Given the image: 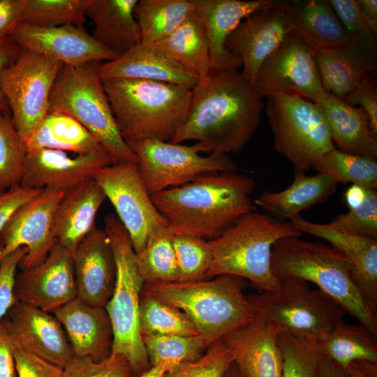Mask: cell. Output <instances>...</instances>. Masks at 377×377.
<instances>
[{
	"mask_svg": "<svg viewBox=\"0 0 377 377\" xmlns=\"http://www.w3.org/2000/svg\"><path fill=\"white\" fill-rule=\"evenodd\" d=\"M262 98L238 70L211 71L191 89L186 119L172 143L193 140L200 153H238L256 132Z\"/></svg>",
	"mask_w": 377,
	"mask_h": 377,
	"instance_id": "1",
	"label": "cell"
},
{
	"mask_svg": "<svg viewBox=\"0 0 377 377\" xmlns=\"http://www.w3.org/2000/svg\"><path fill=\"white\" fill-rule=\"evenodd\" d=\"M255 186V179L245 174L214 173L156 193L151 199L173 235L211 241L256 210L251 198Z\"/></svg>",
	"mask_w": 377,
	"mask_h": 377,
	"instance_id": "2",
	"label": "cell"
},
{
	"mask_svg": "<svg viewBox=\"0 0 377 377\" xmlns=\"http://www.w3.org/2000/svg\"><path fill=\"white\" fill-rule=\"evenodd\" d=\"M124 140L170 142L184 123L191 89L152 80H101Z\"/></svg>",
	"mask_w": 377,
	"mask_h": 377,
	"instance_id": "3",
	"label": "cell"
},
{
	"mask_svg": "<svg viewBox=\"0 0 377 377\" xmlns=\"http://www.w3.org/2000/svg\"><path fill=\"white\" fill-rule=\"evenodd\" d=\"M246 282L221 275L193 281L145 283L142 293L183 312L209 346L256 316L243 293Z\"/></svg>",
	"mask_w": 377,
	"mask_h": 377,
	"instance_id": "4",
	"label": "cell"
},
{
	"mask_svg": "<svg viewBox=\"0 0 377 377\" xmlns=\"http://www.w3.org/2000/svg\"><path fill=\"white\" fill-rule=\"evenodd\" d=\"M293 236L275 243L271 267L278 279L311 282L354 316L377 338V316L371 313L351 276V266L338 249Z\"/></svg>",
	"mask_w": 377,
	"mask_h": 377,
	"instance_id": "5",
	"label": "cell"
},
{
	"mask_svg": "<svg viewBox=\"0 0 377 377\" xmlns=\"http://www.w3.org/2000/svg\"><path fill=\"white\" fill-rule=\"evenodd\" d=\"M302 234L290 222L256 211L248 213L219 237L208 241L212 260L205 279L233 275L246 280L260 292L274 291L279 279L271 267L273 246L283 238Z\"/></svg>",
	"mask_w": 377,
	"mask_h": 377,
	"instance_id": "6",
	"label": "cell"
},
{
	"mask_svg": "<svg viewBox=\"0 0 377 377\" xmlns=\"http://www.w3.org/2000/svg\"><path fill=\"white\" fill-rule=\"evenodd\" d=\"M104 225L116 266L113 293L105 307L112 329L111 353L124 357L135 377L149 369L140 327V297L145 282L128 234L118 217L108 214Z\"/></svg>",
	"mask_w": 377,
	"mask_h": 377,
	"instance_id": "7",
	"label": "cell"
},
{
	"mask_svg": "<svg viewBox=\"0 0 377 377\" xmlns=\"http://www.w3.org/2000/svg\"><path fill=\"white\" fill-rule=\"evenodd\" d=\"M51 112L65 113L78 121L108 151L112 164L138 163L119 132L96 63L64 65L50 96Z\"/></svg>",
	"mask_w": 377,
	"mask_h": 377,
	"instance_id": "8",
	"label": "cell"
},
{
	"mask_svg": "<svg viewBox=\"0 0 377 377\" xmlns=\"http://www.w3.org/2000/svg\"><path fill=\"white\" fill-rule=\"evenodd\" d=\"M279 279L275 290L246 295L256 313L279 332L316 341L344 322V309L318 288L297 279Z\"/></svg>",
	"mask_w": 377,
	"mask_h": 377,
	"instance_id": "9",
	"label": "cell"
},
{
	"mask_svg": "<svg viewBox=\"0 0 377 377\" xmlns=\"http://www.w3.org/2000/svg\"><path fill=\"white\" fill-rule=\"evenodd\" d=\"M265 110L278 154L305 173L316 159L334 147L319 107L298 94L276 93L266 97Z\"/></svg>",
	"mask_w": 377,
	"mask_h": 377,
	"instance_id": "10",
	"label": "cell"
},
{
	"mask_svg": "<svg viewBox=\"0 0 377 377\" xmlns=\"http://www.w3.org/2000/svg\"><path fill=\"white\" fill-rule=\"evenodd\" d=\"M127 144L138 158V171L150 196L207 175L239 170L238 165L228 154L202 156L195 144L184 145L157 140Z\"/></svg>",
	"mask_w": 377,
	"mask_h": 377,
	"instance_id": "11",
	"label": "cell"
},
{
	"mask_svg": "<svg viewBox=\"0 0 377 377\" xmlns=\"http://www.w3.org/2000/svg\"><path fill=\"white\" fill-rule=\"evenodd\" d=\"M63 66L59 61L21 49L16 60L0 71V89L24 142L48 114L50 96Z\"/></svg>",
	"mask_w": 377,
	"mask_h": 377,
	"instance_id": "12",
	"label": "cell"
},
{
	"mask_svg": "<svg viewBox=\"0 0 377 377\" xmlns=\"http://www.w3.org/2000/svg\"><path fill=\"white\" fill-rule=\"evenodd\" d=\"M94 179L114 207L135 253H139L149 236L168 223L148 194L137 163L124 161L105 166L96 172Z\"/></svg>",
	"mask_w": 377,
	"mask_h": 377,
	"instance_id": "13",
	"label": "cell"
},
{
	"mask_svg": "<svg viewBox=\"0 0 377 377\" xmlns=\"http://www.w3.org/2000/svg\"><path fill=\"white\" fill-rule=\"evenodd\" d=\"M65 191L45 188L34 198L17 207L0 232V263L20 247L27 253L19 267L27 269L40 264L57 244L54 217Z\"/></svg>",
	"mask_w": 377,
	"mask_h": 377,
	"instance_id": "14",
	"label": "cell"
},
{
	"mask_svg": "<svg viewBox=\"0 0 377 377\" xmlns=\"http://www.w3.org/2000/svg\"><path fill=\"white\" fill-rule=\"evenodd\" d=\"M253 87L261 98L284 93L312 102L324 91L314 52L290 34L263 62Z\"/></svg>",
	"mask_w": 377,
	"mask_h": 377,
	"instance_id": "15",
	"label": "cell"
},
{
	"mask_svg": "<svg viewBox=\"0 0 377 377\" xmlns=\"http://www.w3.org/2000/svg\"><path fill=\"white\" fill-rule=\"evenodd\" d=\"M0 323L13 346L63 369L74 357L61 324L51 313L17 301Z\"/></svg>",
	"mask_w": 377,
	"mask_h": 377,
	"instance_id": "16",
	"label": "cell"
},
{
	"mask_svg": "<svg viewBox=\"0 0 377 377\" xmlns=\"http://www.w3.org/2000/svg\"><path fill=\"white\" fill-rule=\"evenodd\" d=\"M14 293L17 302L49 313L75 299L73 253L56 244L40 264L17 272Z\"/></svg>",
	"mask_w": 377,
	"mask_h": 377,
	"instance_id": "17",
	"label": "cell"
},
{
	"mask_svg": "<svg viewBox=\"0 0 377 377\" xmlns=\"http://www.w3.org/2000/svg\"><path fill=\"white\" fill-rule=\"evenodd\" d=\"M10 37L22 49L67 66L108 61L118 57L97 42L83 27L71 24L45 27L20 23Z\"/></svg>",
	"mask_w": 377,
	"mask_h": 377,
	"instance_id": "18",
	"label": "cell"
},
{
	"mask_svg": "<svg viewBox=\"0 0 377 377\" xmlns=\"http://www.w3.org/2000/svg\"><path fill=\"white\" fill-rule=\"evenodd\" d=\"M287 1L243 20L228 36L226 47L242 63V77L252 86L263 62L290 34Z\"/></svg>",
	"mask_w": 377,
	"mask_h": 377,
	"instance_id": "19",
	"label": "cell"
},
{
	"mask_svg": "<svg viewBox=\"0 0 377 377\" xmlns=\"http://www.w3.org/2000/svg\"><path fill=\"white\" fill-rule=\"evenodd\" d=\"M111 164V158L105 149L87 155H74L50 149L30 150L24 158L20 185L66 192L94 179L98 170Z\"/></svg>",
	"mask_w": 377,
	"mask_h": 377,
	"instance_id": "20",
	"label": "cell"
},
{
	"mask_svg": "<svg viewBox=\"0 0 377 377\" xmlns=\"http://www.w3.org/2000/svg\"><path fill=\"white\" fill-rule=\"evenodd\" d=\"M206 32L209 43L210 72L237 70L242 67L239 57L226 47L230 34L251 14L272 8L276 0H190Z\"/></svg>",
	"mask_w": 377,
	"mask_h": 377,
	"instance_id": "21",
	"label": "cell"
},
{
	"mask_svg": "<svg viewBox=\"0 0 377 377\" xmlns=\"http://www.w3.org/2000/svg\"><path fill=\"white\" fill-rule=\"evenodd\" d=\"M289 221L300 232L325 239L347 258L353 282L371 313L377 316V239L339 231L300 215Z\"/></svg>",
	"mask_w": 377,
	"mask_h": 377,
	"instance_id": "22",
	"label": "cell"
},
{
	"mask_svg": "<svg viewBox=\"0 0 377 377\" xmlns=\"http://www.w3.org/2000/svg\"><path fill=\"white\" fill-rule=\"evenodd\" d=\"M77 298L105 307L114 287L116 266L110 239L95 227L73 253Z\"/></svg>",
	"mask_w": 377,
	"mask_h": 377,
	"instance_id": "23",
	"label": "cell"
},
{
	"mask_svg": "<svg viewBox=\"0 0 377 377\" xmlns=\"http://www.w3.org/2000/svg\"><path fill=\"white\" fill-rule=\"evenodd\" d=\"M278 330L260 314L223 339L244 377H281Z\"/></svg>",
	"mask_w": 377,
	"mask_h": 377,
	"instance_id": "24",
	"label": "cell"
},
{
	"mask_svg": "<svg viewBox=\"0 0 377 377\" xmlns=\"http://www.w3.org/2000/svg\"><path fill=\"white\" fill-rule=\"evenodd\" d=\"M325 91L342 99L376 69V44L352 40L314 53Z\"/></svg>",
	"mask_w": 377,
	"mask_h": 377,
	"instance_id": "25",
	"label": "cell"
},
{
	"mask_svg": "<svg viewBox=\"0 0 377 377\" xmlns=\"http://www.w3.org/2000/svg\"><path fill=\"white\" fill-rule=\"evenodd\" d=\"M53 314L64 327L74 356L99 362L111 354L112 329L104 307L91 306L76 297Z\"/></svg>",
	"mask_w": 377,
	"mask_h": 377,
	"instance_id": "26",
	"label": "cell"
},
{
	"mask_svg": "<svg viewBox=\"0 0 377 377\" xmlns=\"http://www.w3.org/2000/svg\"><path fill=\"white\" fill-rule=\"evenodd\" d=\"M101 80L127 78L168 82L192 89L199 78L153 45L140 42L112 61L96 64Z\"/></svg>",
	"mask_w": 377,
	"mask_h": 377,
	"instance_id": "27",
	"label": "cell"
},
{
	"mask_svg": "<svg viewBox=\"0 0 377 377\" xmlns=\"http://www.w3.org/2000/svg\"><path fill=\"white\" fill-rule=\"evenodd\" d=\"M105 199L103 189L94 178L66 191L54 217L57 244L73 253L96 227V214Z\"/></svg>",
	"mask_w": 377,
	"mask_h": 377,
	"instance_id": "28",
	"label": "cell"
},
{
	"mask_svg": "<svg viewBox=\"0 0 377 377\" xmlns=\"http://www.w3.org/2000/svg\"><path fill=\"white\" fill-rule=\"evenodd\" d=\"M290 34L314 53L352 40L329 0L287 1Z\"/></svg>",
	"mask_w": 377,
	"mask_h": 377,
	"instance_id": "29",
	"label": "cell"
},
{
	"mask_svg": "<svg viewBox=\"0 0 377 377\" xmlns=\"http://www.w3.org/2000/svg\"><path fill=\"white\" fill-rule=\"evenodd\" d=\"M313 102L322 111L337 149L376 159L377 136L372 133L362 108L350 106L325 90Z\"/></svg>",
	"mask_w": 377,
	"mask_h": 377,
	"instance_id": "30",
	"label": "cell"
},
{
	"mask_svg": "<svg viewBox=\"0 0 377 377\" xmlns=\"http://www.w3.org/2000/svg\"><path fill=\"white\" fill-rule=\"evenodd\" d=\"M138 0H88L84 8L94 24L91 36L118 57L141 42L133 10Z\"/></svg>",
	"mask_w": 377,
	"mask_h": 377,
	"instance_id": "31",
	"label": "cell"
},
{
	"mask_svg": "<svg viewBox=\"0 0 377 377\" xmlns=\"http://www.w3.org/2000/svg\"><path fill=\"white\" fill-rule=\"evenodd\" d=\"M314 342L322 355L344 371L355 366L369 376L377 377V338L362 325L343 322Z\"/></svg>",
	"mask_w": 377,
	"mask_h": 377,
	"instance_id": "32",
	"label": "cell"
},
{
	"mask_svg": "<svg viewBox=\"0 0 377 377\" xmlns=\"http://www.w3.org/2000/svg\"><path fill=\"white\" fill-rule=\"evenodd\" d=\"M337 183L328 176L295 173L292 184L281 191H266L254 204L288 220L316 204L325 202L336 191Z\"/></svg>",
	"mask_w": 377,
	"mask_h": 377,
	"instance_id": "33",
	"label": "cell"
},
{
	"mask_svg": "<svg viewBox=\"0 0 377 377\" xmlns=\"http://www.w3.org/2000/svg\"><path fill=\"white\" fill-rule=\"evenodd\" d=\"M25 145L27 151L50 149L74 155H87L105 149L78 121L59 112H48Z\"/></svg>",
	"mask_w": 377,
	"mask_h": 377,
	"instance_id": "34",
	"label": "cell"
},
{
	"mask_svg": "<svg viewBox=\"0 0 377 377\" xmlns=\"http://www.w3.org/2000/svg\"><path fill=\"white\" fill-rule=\"evenodd\" d=\"M151 45L199 79L206 77L210 73L208 40L202 22L193 9L175 31Z\"/></svg>",
	"mask_w": 377,
	"mask_h": 377,
	"instance_id": "35",
	"label": "cell"
},
{
	"mask_svg": "<svg viewBox=\"0 0 377 377\" xmlns=\"http://www.w3.org/2000/svg\"><path fill=\"white\" fill-rule=\"evenodd\" d=\"M192 11L190 0H138L133 13L141 42L154 44L165 38Z\"/></svg>",
	"mask_w": 377,
	"mask_h": 377,
	"instance_id": "36",
	"label": "cell"
},
{
	"mask_svg": "<svg viewBox=\"0 0 377 377\" xmlns=\"http://www.w3.org/2000/svg\"><path fill=\"white\" fill-rule=\"evenodd\" d=\"M142 341L151 366H161L165 372L200 358L208 344L200 335L147 334Z\"/></svg>",
	"mask_w": 377,
	"mask_h": 377,
	"instance_id": "37",
	"label": "cell"
},
{
	"mask_svg": "<svg viewBox=\"0 0 377 377\" xmlns=\"http://www.w3.org/2000/svg\"><path fill=\"white\" fill-rule=\"evenodd\" d=\"M312 168L337 184L350 182L364 188H377L376 159L347 154L335 147L320 155Z\"/></svg>",
	"mask_w": 377,
	"mask_h": 377,
	"instance_id": "38",
	"label": "cell"
},
{
	"mask_svg": "<svg viewBox=\"0 0 377 377\" xmlns=\"http://www.w3.org/2000/svg\"><path fill=\"white\" fill-rule=\"evenodd\" d=\"M168 226L155 230L144 249L136 254L140 274L145 283L178 281L179 272Z\"/></svg>",
	"mask_w": 377,
	"mask_h": 377,
	"instance_id": "39",
	"label": "cell"
},
{
	"mask_svg": "<svg viewBox=\"0 0 377 377\" xmlns=\"http://www.w3.org/2000/svg\"><path fill=\"white\" fill-rule=\"evenodd\" d=\"M350 209L327 225L339 231L377 239L376 189L353 185L345 193Z\"/></svg>",
	"mask_w": 377,
	"mask_h": 377,
	"instance_id": "40",
	"label": "cell"
},
{
	"mask_svg": "<svg viewBox=\"0 0 377 377\" xmlns=\"http://www.w3.org/2000/svg\"><path fill=\"white\" fill-rule=\"evenodd\" d=\"M140 327L142 337L147 334L199 335L183 312L143 293L140 297Z\"/></svg>",
	"mask_w": 377,
	"mask_h": 377,
	"instance_id": "41",
	"label": "cell"
},
{
	"mask_svg": "<svg viewBox=\"0 0 377 377\" xmlns=\"http://www.w3.org/2000/svg\"><path fill=\"white\" fill-rule=\"evenodd\" d=\"M88 0H23L22 23L37 27H83Z\"/></svg>",
	"mask_w": 377,
	"mask_h": 377,
	"instance_id": "42",
	"label": "cell"
},
{
	"mask_svg": "<svg viewBox=\"0 0 377 377\" xmlns=\"http://www.w3.org/2000/svg\"><path fill=\"white\" fill-rule=\"evenodd\" d=\"M27 154L10 114L0 110V192L20 185Z\"/></svg>",
	"mask_w": 377,
	"mask_h": 377,
	"instance_id": "43",
	"label": "cell"
},
{
	"mask_svg": "<svg viewBox=\"0 0 377 377\" xmlns=\"http://www.w3.org/2000/svg\"><path fill=\"white\" fill-rule=\"evenodd\" d=\"M283 364L281 377H320V353L315 342L278 332Z\"/></svg>",
	"mask_w": 377,
	"mask_h": 377,
	"instance_id": "44",
	"label": "cell"
},
{
	"mask_svg": "<svg viewBox=\"0 0 377 377\" xmlns=\"http://www.w3.org/2000/svg\"><path fill=\"white\" fill-rule=\"evenodd\" d=\"M172 244L178 267V281L205 279L212 260L209 242L192 235H175Z\"/></svg>",
	"mask_w": 377,
	"mask_h": 377,
	"instance_id": "45",
	"label": "cell"
},
{
	"mask_svg": "<svg viewBox=\"0 0 377 377\" xmlns=\"http://www.w3.org/2000/svg\"><path fill=\"white\" fill-rule=\"evenodd\" d=\"M233 362L232 355L223 338L209 345L196 361L165 372L163 377H223Z\"/></svg>",
	"mask_w": 377,
	"mask_h": 377,
	"instance_id": "46",
	"label": "cell"
},
{
	"mask_svg": "<svg viewBox=\"0 0 377 377\" xmlns=\"http://www.w3.org/2000/svg\"><path fill=\"white\" fill-rule=\"evenodd\" d=\"M63 377H135L126 359L111 353L96 362L89 357L74 356L64 367Z\"/></svg>",
	"mask_w": 377,
	"mask_h": 377,
	"instance_id": "47",
	"label": "cell"
},
{
	"mask_svg": "<svg viewBox=\"0 0 377 377\" xmlns=\"http://www.w3.org/2000/svg\"><path fill=\"white\" fill-rule=\"evenodd\" d=\"M330 3L352 40L376 44V37L367 28L356 0H330Z\"/></svg>",
	"mask_w": 377,
	"mask_h": 377,
	"instance_id": "48",
	"label": "cell"
},
{
	"mask_svg": "<svg viewBox=\"0 0 377 377\" xmlns=\"http://www.w3.org/2000/svg\"><path fill=\"white\" fill-rule=\"evenodd\" d=\"M27 251L25 247H20L0 263V322L17 302L14 293L15 276Z\"/></svg>",
	"mask_w": 377,
	"mask_h": 377,
	"instance_id": "49",
	"label": "cell"
},
{
	"mask_svg": "<svg viewBox=\"0 0 377 377\" xmlns=\"http://www.w3.org/2000/svg\"><path fill=\"white\" fill-rule=\"evenodd\" d=\"M17 377H63L64 369L13 346Z\"/></svg>",
	"mask_w": 377,
	"mask_h": 377,
	"instance_id": "50",
	"label": "cell"
},
{
	"mask_svg": "<svg viewBox=\"0 0 377 377\" xmlns=\"http://www.w3.org/2000/svg\"><path fill=\"white\" fill-rule=\"evenodd\" d=\"M346 104L360 105L367 113L372 133L377 136V86L376 80L369 75L356 89L341 99Z\"/></svg>",
	"mask_w": 377,
	"mask_h": 377,
	"instance_id": "51",
	"label": "cell"
},
{
	"mask_svg": "<svg viewBox=\"0 0 377 377\" xmlns=\"http://www.w3.org/2000/svg\"><path fill=\"white\" fill-rule=\"evenodd\" d=\"M42 189L19 185L0 192V232L13 212L37 195Z\"/></svg>",
	"mask_w": 377,
	"mask_h": 377,
	"instance_id": "52",
	"label": "cell"
},
{
	"mask_svg": "<svg viewBox=\"0 0 377 377\" xmlns=\"http://www.w3.org/2000/svg\"><path fill=\"white\" fill-rule=\"evenodd\" d=\"M23 0H0V39L11 36L22 23Z\"/></svg>",
	"mask_w": 377,
	"mask_h": 377,
	"instance_id": "53",
	"label": "cell"
},
{
	"mask_svg": "<svg viewBox=\"0 0 377 377\" xmlns=\"http://www.w3.org/2000/svg\"><path fill=\"white\" fill-rule=\"evenodd\" d=\"M21 49L10 36L0 39V71L16 60L21 52ZM0 110L10 114L8 103L1 89Z\"/></svg>",
	"mask_w": 377,
	"mask_h": 377,
	"instance_id": "54",
	"label": "cell"
},
{
	"mask_svg": "<svg viewBox=\"0 0 377 377\" xmlns=\"http://www.w3.org/2000/svg\"><path fill=\"white\" fill-rule=\"evenodd\" d=\"M0 377H17L13 346L1 323Z\"/></svg>",
	"mask_w": 377,
	"mask_h": 377,
	"instance_id": "55",
	"label": "cell"
},
{
	"mask_svg": "<svg viewBox=\"0 0 377 377\" xmlns=\"http://www.w3.org/2000/svg\"><path fill=\"white\" fill-rule=\"evenodd\" d=\"M360 13L370 32L377 34V1L356 0Z\"/></svg>",
	"mask_w": 377,
	"mask_h": 377,
	"instance_id": "56",
	"label": "cell"
},
{
	"mask_svg": "<svg viewBox=\"0 0 377 377\" xmlns=\"http://www.w3.org/2000/svg\"><path fill=\"white\" fill-rule=\"evenodd\" d=\"M320 377H348L347 373L320 354L318 365Z\"/></svg>",
	"mask_w": 377,
	"mask_h": 377,
	"instance_id": "57",
	"label": "cell"
},
{
	"mask_svg": "<svg viewBox=\"0 0 377 377\" xmlns=\"http://www.w3.org/2000/svg\"><path fill=\"white\" fill-rule=\"evenodd\" d=\"M165 370L161 366H151L142 374L135 377H163Z\"/></svg>",
	"mask_w": 377,
	"mask_h": 377,
	"instance_id": "58",
	"label": "cell"
},
{
	"mask_svg": "<svg viewBox=\"0 0 377 377\" xmlns=\"http://www.w3.org/2000/svg\"><path fill=\"white\" fill-rule=\"evenodd\" d=\"M348 377H370L359 368L351 366L346 371Z\"/></svg>",
	"mask_w": 377,
	"mask_h": 377,
	"instance_id": "59",
	"label": "cell"
},
{
	"mask_svg": "<svg viewBox=\"0 0 377 377\" xmlns=\"http://www.w3.org/2000/svg\"><path fill=\"white\" fill-rule=\"evenodd\" d=\"M223 377H244L237 365L233 362Z\"/></svg>",
	"mask_w": 377,
	"mask_h": 377,
	"instance_id": "60",
	"label": "cell"
}]
</instances>
